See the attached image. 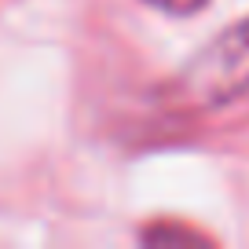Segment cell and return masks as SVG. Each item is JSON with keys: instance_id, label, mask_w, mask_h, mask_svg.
<instances>
[{"instance_id": "cell-1", "label": "cell", "mask_w": 249, "mask_h": 249, "mask_svg": "<svg viewBox=\"0 0 249 249\" xmlns=\"http://www.w3.org/2000/svg\"><path fill=\"white\" fill-rule=\"evenodd\" d=\"M176 92L191 107H227L249 92V18L224 30L179 70Z\"/></svg>"}, {"instance_id": "cell-2", "label": "cell", "mask_w": 249, "mask_h": 249, "mask_svg": "<svg viewBox=\"0 0 249 249\" xmlns=\"http://www.w3.org/2000/svg\"><path fill=\"white\" fill-rule=\"evenodd\" d=\"M147 4H154L158 11H169V15H191V11L202 8L205 0H147Z\"/></svg>"}]
</instances>
